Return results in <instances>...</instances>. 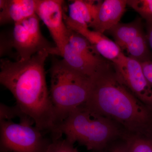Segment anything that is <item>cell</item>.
<instances>
[{
  "mask_svg": "<svg viewBox=\"0 0 152 152\" xmlns=\"http://www.w3.org/2000/svg\"><path fill=\"white\" fill-rule=\"evenodd\" d=\"M73 143L67 139H52L45 152H78Z\"/></svg>",
  "mask_w": 152,
  "mask_h": 152,
  "instance_id": "obj_17",
  "label": "cell"
},
{
  "mask_svg": "<svg viewBox=\"0 0 152 152\" xmlns=\"http://www.w3.org/2000/svg\"><path fill=\"white\" fill-rule=\"evenodd\" d=\"M16 118H20V121L30 119L22 113L16 105L9 107L3 103L0 104V121H12Z\"/></svg>",
  "mask_w": 152,
  "mask_h": 152,
  "instance_id": "obj_18",
  "label": "cell"
},
{
  "mask_svg": "<svg viewBox=\"0 0 152 152\" xmlns=\"http://www.w3.org/2000/svg\"><path fill=\"white\" fill-rule=\"evenodd\" d=\"M61 56L70 67L90 78L110 62L101 56L84 37L72 30Z\"/></svg>",
  "mask_w": 152,
  "mask_h": 152,
  "instance_id": "obj_7",
  "label": "cell"
},
{
  "mask_svg": "<svg viewBox=\"0 0 152 152\" xmlns=\"http://www.w3.org/2000/svg\"><path fill=\"white\" fill-rule=\"evenodd\" d=\"M32 120L0 121L1 152H45L51 142Z\"/></svg>",
  "mask_w": 152,
  "mask_h": 152,
  "instance_id": "obj_5",
  "label": "cell"
},
{
  "mask_svg": "<svg viewBox=\"0 0 152 152\" xmlns=\"http://www.w3.org/2000/svg\"><path fill=\"white\" fill-rule=\"evenodd\" d=\"M39 20L36 14L14 24L10 36L13 47L18 54V61H27L42 51L60 56L56 47L52 46L42 34Z\"/></svg>",
  "mask_w": 152,
  "mask_h": 152,
  "instance_id": "obj_6",
  "label": "cell"
},
{
  "mask_svg": "<svg viewBox=\"0 0 152 152\" xmlns=\"http://www.w3.org/2000/svg\"><path fill=\"white\" fill-rule=\"evenodd\" d=\"M127 0L100 1L94 21L89 27L104 34L118 24L126 11Z\"/></svg>",
  "mask_w": 152,
  "mask_h": 152,
  "instance_id": "obj_12",
  "label": "cell"
},
{
  "mask_svg": "<svg viewBox=\"0 0 152 152\" xmlns=\"http://www.w3.org/2000/svg\"><path fill=\"white\" fill-rule=\"evenodd\" d=\"M112 63L120 80L152 111V88L145 77L141 63L123 52Z\"/></svg>",
  "mask_w": 152,
  "mask_h": 152,
  "instance_id": "obj_8",
  "label": "cell"
},
{
  "mask_svg": "<svg viewBox=\"0 0 152 152\" xmlns=\"http://www.w3.org/2000/svg\"><path fill=\"white\" fill-rule=\"evenodd\" d=\"M64 20L68 28L84 37L94 47L101 56L113 62L118 58L122 51L120 47L104 34L91 30L71 20L65 13L64 14Z\"/></svg>",
  "mask_w": 152,
  "mask_h": 152,
  "instance_id": "obj_11",
  "label": "cell"
},
{
  "mask_svg": "<svg viewBox=\"0 0 152 152\" xmlns=\"http://www.w3.org/2000/svg\"><path fill=\"white\" fill-rule=\"evenodd\" d=\"M84 105L121 125L127 133L152 136V111L120 80L112 62L92 77Z\"/></svg>",
  "mask_w": 152,
  "mask_h": 152,
  "instance_id": "obj_2",
  "label": "cell"
},
{
  "mask_svg": "<svg viewBox=\"0 0 152 152\" xmlns=\"http://www.w3.org/2000/svg\"><path fill=\"white\" fill-rule=\"evenodd\" d=\"M50 72V95L57 126L71 112L86 103L91 78L75 70L63 59L56 58L53 60Z\"/></svg>",
  "mask_w": 152,
  "mask_h": 152,
  "instance_id": "obj_4",
  "label": "cell"
},
{
  "mask_svg": "<svg viewBox=\"0 0 152 152\" xmlns=\"http://www.w3.org/2000/svg\"><path fill=\"white\" fill-rule=\"evenodd\" d=\"M13 48L10 35L2 34L1 36V56L8 54Z\"/></svg>",
  "mask_w": 152,
  "mask_h": 152,
  "instance_id": "obj_19",
  "label": "cell"
},
{
  "mask_svg": "<svg viewBox=\"0 0 152 152\" xmlns=\"http://www.w3.org/2000/svg\"><path fill=\"white\" fill-rule=\"evenodd\" d=\"M100 1H72L69 5L67 16L71 20L89 28L96 16Z\"/></svg>",
  "mask_w": 152,
  "mask_h": 152,
  "instance_id": "obj_14",
  "label": "cell"
},
{
  "mask_svg": "<svg viewBox=\"0 0 152 152\" xmlns=\"http://www.w3.org/2000/svg\"><path fill=\"white\" fill-rule=\"evenodd\" d=\"M108 32L121 50L126 51L129 56L140 63L151 60L147 35L140 21L120 23Z\"/></svg>",
  "mask_w": 152,
  "mask_h": 152,
  "instance_id": "obj_9",
  "label": "cell"
},
{
  "mask_svg": "<svg viewBox=\"0 0 152 152\" xmlns=\"http://www.w3.org/2000/svg\"><path fill=\"white\" fill-rule=\"evenodd\" d=\"M64 1L37 0L36 14L48 29L61 56L69 41L70 29L65 23Z\"/></svg>",
  "mask_w": 152,
  "mask_h": 152,
  "instance_id": "obj_10",
  "label": "cell"
},
{
  "mask_svg": "<svg viewBox=\"0 0 152 152\" xmlns=\"http://www.w3.org/2000/svg\"><path fill=\"white\" fill-rule=\"evenodd\" d=\"M123 138L129 152H152V136H143L125 133Z\"/></svg>",
  "mask_w": 152,
  "mask_h": 152,
  "instance_id": "obj_15",
  "label": "cell"
},
{
  "mask_svg": "<svg viewBox=\"0 0 152 152\" xmlns=\"http://www.w3.org/2000/svg\"><path fill=\"white\" fill-rule=\"evenodd\" d=\"M37 0H1L0 24H14L36 15Z\"/></svg>",
  "mask_w": 152,
  "mask_h": 152,
  "instance_id": "obj_13",
  "label": "cell"
},
{
  "mask_svg": "<svg viewBox=\"0 0 152 152\" xmlns=\"http://www.w3.org/2000/svg\"><path fill=\"white\" fill-rule=\"evenodd\" d=\"M127 3L146 22L152 21V0H127Z\"/></svg>",
  "mask_w": 152,
  "mask_h": 152,
  "instance_id": "obj_16",
  "label": "cell"
},
{
  "mask_svg": "<svg viewBox=\"0 0 152 152\" xmlns=\"http://www.w3.org/2000/svg\"><path fill=\"white\" fill-rule=\"evenodd\" d=\"M110 152H129L127 144L125 141L124 142L115 144L111 148Z\"/></svg>",
  "mask_w": 152,
  "mask_h": 152,
  "instance_id": "obj_21",
  "label": "cell"
},
{
  "mask_svg": "<svg viewBox=\"0 0 152 152\" xmlns=\"http://www.w3.org/2000/svg\"><path fill=\"white\" fill-rule=\"evenodd\" d=\"M49 55L47 51H42L24 61L1 59L0 83L10 91L16 105L32 120L36 127L55 137L56 121L45 69Z\"/></svg>",
  "mask_w": 152,
  "mask_h": 152,
  "instance_id": "obj_1",
  "label": "cell"
},
{
  "mask_svg": "<svg viewBox=\"0 0 152 152\" xmlns=\"http://www.w3.org/2000/svg\"><path fill=\"white\" fill-rule=\"evenodd\" d=\"M147 38L149 45L152 50V21L147 22Z\"/></svg>",
  "mask_w": 152,
  "mask_h": 152,
  "instance_id": "obj_22",
  "label": "cell"
},
{
  "mask_svg": "<svg viewBox=\"0 0 152 152\" xmlns=\"http://www.w3.org/2000/svg\"><path fill=\"white\" fill-rule=\"evenodd\" d=\"M56 132L60 137L64 135L72 143L77 142L95 152L104 149L125 134L116 123L84 104L71 112L58 125Z\"/></svg>",
  "mask_w": 152,
  "mask_h": 152,
  "instance_id": "obj_3",
  "label": "cell"
},
{
  "mask_svg": "<svg viewBox=\"0 0 152 152\" xmlns=\"http://www.w3.org/2000/svg\"><path fill=\"white\" fill-rule=\"evenodd\" d=\"M141 63L145 77L152 88V60Z\"/></svg>",
  "mask_w": 152,
  "mask_h": 152,
  "instance_id": "obj_20",
  "label": "cell"
}]
</instances>
